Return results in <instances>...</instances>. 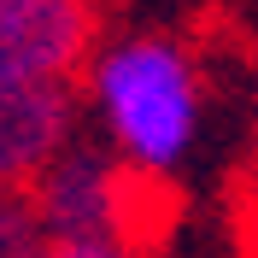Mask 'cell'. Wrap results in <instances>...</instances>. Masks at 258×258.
<instances>
[{"mask_svg": "<svg viewBox=\"0 0 258 258\" xmlns=\"http://www.w3.org/2000/svg\"><path fill=\"white\" fill-rule=\"evenodd\" d=\"M77 106L94 117L100 147L129 176L159 188L200 147L206 77L176 30H123L94 41L77 77Z\"/></svg>", "mask_w": 258, "mask_h": 258, "instance_id": "6da1fadb", "label": "cell"}, {"mask_svg": "<svg viewBox=\"0 0 258 258\" xmlns=\"http://www.w3.org/2000/svg\"><path fill=\"white\" fill-rule=\"evenodd\" d=\"M30 206L47 241H129L153 223V188L135 182L100 141H71L30 182Z\"/></svg>", "mask_w": 258, "mask_h": 258, "instance_id": "7a4b0ae2", "label": "cell"}, {"mask_svg": "<svg viewBox=\"0 0 258 258\" xmlns=\"http://www.w3.org/2000/svg\"><path fill=\"white\" fill-rule=\"evenodd\" d=\"M100 41L82 0H0V82H77Z\"/></svg>", "mask_w": 258, "mask_h": 258, "instance_id": "3957f363", "label": "cell"}, {"mask_svg": "<svg viewBox=\"0 0 258 258\" xmlns=\"http://www.w3.org/2000/svg\"><path fill=\"white\" fill-rule=\"evenodd\" d=\"M71 141H82L77 82H0V194H30Z\"/></svg>", "mask_w": 258, "mask_h": 258, "instance_id": "277c9868", "label": "cell"}, {"mask_svg": "<svg viewBox=\"0 0 258 258\" xmlns=\"http://www.w3.org/2000/svg\"><path fill=\"white\" fill-rule=\"evenodd\" d=\"M47 246L30 194H0V258H35Z\"/></svg>", "mask_w": 258, "mask_h": 258, "instance_id": "5b68a950", "label": "cell"}, {"mask_svg": "<svg viewBox=\"0 0 258 258\" xmlns=\"http://www.w3.org/2000/svg\"><path fill=\"white\" fill-rule=\"evenodd\" d=\"M35 258H147L129 241H47Z\"/></svg>", "mask_w": 258, "mask_h": 258, "instance_id": "8992f818", "label": "cell"}]
</instances>
